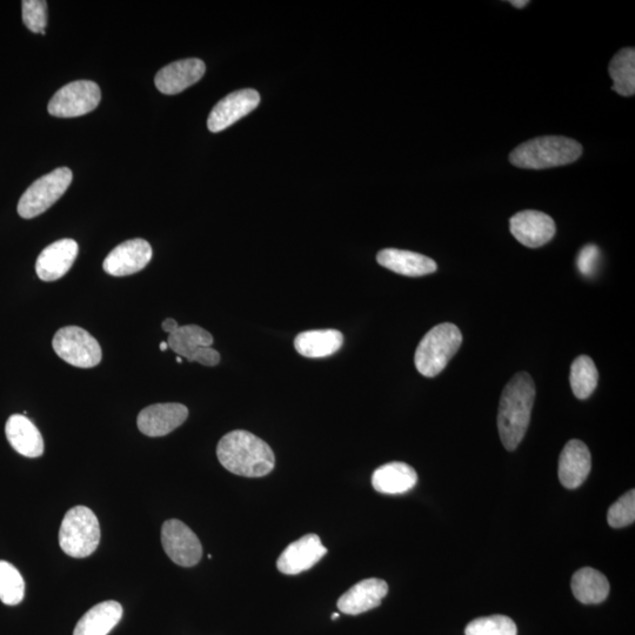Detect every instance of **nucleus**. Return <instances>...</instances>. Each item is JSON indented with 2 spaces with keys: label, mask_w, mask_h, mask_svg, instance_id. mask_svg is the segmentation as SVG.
I'll return each mask as SVG.
<instances>
[{
  "label": "nucleus",
  "mask_w": 635,
  "mask_h": 635,
  "mask_svg": "<svg viewBox=\"0 0 635 635\" xmlns=\"http://www.w3.org/2000/svg\"><path fill=\"white\" fill-rule=\"evenodd\" d=\"M536 385L530 374L517 373L501 394L498 430L507 451L517 449L530 425Z\"/></svg>",
  "instance_id": "1"
},
{
  "label": "nucleus",
  "mask_w": 635,
  "mask_h": 635,
  "mask_svg": "<svg viewBox=\"0 0 635 635\" xmlns=\"http://www.w3.org/2000/svg\"><path fill=\"white\" fill-rule=\"evenodd\" d=\"M217 457L227 471L246 478L265 477L276 465L271 447L243 430L232 431L220 439Z\"/></svg>",
  "instance_id": "2"
},
{
  "label": "nucleus",
  "mask_w": 635,
  "mask_h": 635,
  "mask_svg": "<svg viewBox=\"0 0 635 635\" xmlns=\"http://www.w3.org/2000/svg\"><path fill=\"white\" fill-rule=\"evenodd\" d=\"M583 155L577 140L561 137H538L520 144L511 152L510 162L520 169L544 170L572 164Z\"/></svg>",
  "instance_id": "3"
},
{
  "label": "nucleus",
  "mask_w": 635,
  "mask_h": 635,
  "mask_svg": "<svg viewBox=\"0 0 635 635\" xmlns=\"http://www.w3.org/2000/svg\"><path fill=\"white\" fill-rule=\"evenodd\" d=\"M463 344V334L456 325L434 326L418 345L414 364L424 377L433 378L443 372Z\"/></svg>",
  "instance_id": "4"
},
{
  "label": "nucleus",
  "mask_w": 635,
  "mask_h": 635,
  "mask_svg": "<svg viewBox=\"0 0 635 635\" xmlns=\"http://www.w3.org/2000/svg\"><path fill=\"white\" fill-rule=\"evenodd\" d=\"M100 526L89 507L76 506L65 514L59 530V545L72 558H86L97 550Z\"/></svg>",
  "instance_id": "5"
},
{
  "label": "nucleus",
  "mask_w": 635,
  "mask_h": 635,
  "mask_svg": "<svg viewBox=\"0 0 635 635\" xmlns=\"http://www.w3.org/2000/svg\"><path fill=\"white\" fill-rule=\"evenodd\" d=\"M72 179L73 175L69 167H59L49 175L39 178L20 198L17 207L18 215L24 219L42 215L63 197Z\"/></svg>",
  "instance_id": "6"
},
{
  "label": "nucleus",
  "mask_w": 635,
  "mask_h": 635,
  "mask_svg": "<svg viewBox=\"0 0 635 635\" xmlns=\"http://www.w3.org/2000/svg\"><path fill=\"white\" fill-rule=\"evenodd\" d=\"M52 346L59 358L80 369H91L102 362V347L97 339L78 326L60 329L53 338Z\"/></svg>",
  "instance_id": "7"
},
{
  "label": "nucleus",
  "mask_w": 635,
  "mask_h": 635,
  "mask_svg": "<svg viewBox=\"0 0 635 635\" xmlns=\"http://www.w3.org/2000/svg\"><path fill=\"white\" fill-rule=\"evenodd\" d=\"M100 99L102 92L96 83L77 80L56 92L50 100L48 110L53 117L76 118L97 109Z\"/></svg>",
  "instance_id": "8"
},
{
  "label": "nucleus",
  "mask_w": 635,
  "mask_h": 635,
  "mask_svg": "<svg viewBox=\"0 0 635 635\" xmlns=\"http://www.w3.org/2000/svg\"><path fill=\"white\" fill-rule=\"evenodd\" d=\"M162 544L167 556L179 566H196L203 557V546L196 533L177 519L164 523Z\"/></svg>",
  "instance_id": "9"
},
{
  "label": "nucleus",
  "mask_w": 635,
  "mask_h": 635,
  "mask_svg": "<svg viewBox=\"0 0 635 635\" xmlns=\"http://www.w3.org/2000/svg\"><path fill=\"white\" fill-rule=\"evenodd\" d=\"M510 229L519 243L538 249L551 242L556 236L557 226L554 220L540 211H521L510 220Z\"/></svg>",
  "instance_id": "10"
},
{
  "label": "nucleus",
  "mask_w": 635,
  "mask_h": 635,
  "mask_svg": "<svg viewBox=\"0 0 635 635\" xmlns=\"http://www.w3.org/2000/svg\"><path fill=\"white\" fill-rule=\"evenodd\" d=\"M326 553L327 548L317 534H306L285 548L277 561V567L280 573L297 576L318 564Z\"/></svg>",
  "instance_id": "11"
},
{
  "label": "nucleus",
  "mask_w": 635,
  "mask_h": 635,
  "mask_svg": "<svg viewBox=\"0 0 635 635\" xmlns=\"http://www.w3.org/2000/svg\"><path fill=\"white\" fill-rule=\"evenodd\" d=\"M260 103L256 90L245 89L230 93L212 109L207 126L211 132H220L249 115Z\"/></svg>",
  "instance_id": "12"
},
{
  "label": "nucleus",
  "mask_w": 635,
  "mask_h": 635,
  "mask_svg": "<svg viewBox=\"0 0 635 635\" xmlns=\"http://www.w3.org/2000/svg\"><path fill=\"white\" fill-rule=\"evenodd\" d=\"M152 258V247L144 239L127 240L104 260V271L113 277L131 276L145 269Z\"/></svg>",
  "instance_id": "13"
},
{
  "label": "nucleus",
  "mask_w": 635,
  "mask_h": 635,
  "mask_svg": "<svg viewBox=\"0 0 635 635\" xmlns=\"http://www.w3.org/2000/svg\"><path fill=\"white\" fill-rule=\"evenodd\" d=\"M187 417L189 410L183 404H155L139 413L137 424L147 437H164L182 426Z\"/></svg>",
  "instance_id": "14"
},
{
  "label": "nucleus",
  "mask_w": 635,
  "mask_h": 635,
  "mask_svg": "<svg viewBox=\"0 0 635 635\" xmlns=\"http://www.w3.org/2000/svg\"><path fill=\"white\" fill-rule=\"evenodd\" d=\"M79 246L73 239H62L46 247L36 263L37 276L43 282H56L68 273L78 256Z\"/></svg>",
  "instance_id": "15"
},
{
  "label": "nucleus",
  "mask_w": 635,
  "mask_h": 635,
  "mask_svg": "<svg viewBox=\"0 0 635 635\" xmlns=\"http://www.w3.org/2000/svg\"><path fill=\"white\" fill-rule=\"evenodd\" d=\"M591 467V453L583 441H568L559 458L558 474L561 485L568 490L578 489L590 474Z\"/></svg>",
  "instance_id": "16"
},
{
  "label": "nucleus",
  "mask_w": 635,
  "mask_h": 635,
  "mask_svg": "<svg viewBox=\"0 0 635 635\" xmlns=\"http://www.w3.org/2000/svg\"><path fill=\"white\" fill-rule=\"evenodd\" d=\"M206 66L203 60L190 58L165 66L157 73L155 84L164 95H177L205 75Z\"/></svg>",
  "instance_id": "17"
},
{
  "label": "nucleus",
  "mask_w": 635,
  "mask_h": 635,
  "mask_svg": "<svg viewBox=\"0 0 635 635\" xmlns=\"http://www.w3.org/2000/svg\"><path fill=\"white\" fill-rule=\"evenodd\" d=\"M387 593L389 585L384 580L372 578L360 581L339 598V611L349 616H358L379 607Z\"/></svg>",
  "instance_id": "18"
},
{
  "label": "nucleus",
  "mask_w": 635,
  "mask_h": 635,
  "mask_svg": "<svg viewBox=\"0 0 635 635\" xmlns=\"http://www.w3.org/2000/svg\"><path fill=\"white\" fill-rule=\"evenodd\" d=\"M377 262L385 269L406 277H423L437 271V264L433 259L405 250H381L377 254Z\"/></svg>",
  "instance_id": "19"
},
{
  "label": "nucleus",
  "mask_w": 635,
  "mask_h": 635,
  "mask_svg": "<svg viewBox=\"0 0 635 635\" xmlns=\"http://www.w3.org/2000/svg\"><path fill=\"white\" fill-rule=\"evenodd\" d=\"M6 438L19 454L26 458H38L44 453V439L37 426L22 414L9 418L5 426Z\"/></svg>",
  "instance_id": "20"
},
{
  "label": "nucleus",
  "mask_w": 635,
  "mask_h": 635,
  "mask_svg": "<svg viewBox=\"0 0 635 635\" xmlns=\"http://www.w3.org/2000/svg\"><path fill=\"white\" fill-rule=\"evenodd\" d=\"M417 483L418 474L413 467L399 461L380 466L372 476L373 489L390 496L409 492Z\"/></svg>",
  "instance_id": "21"
},
{
  "label": "nucleus",
  "mask_w": 635,
  "mask_h": 635,
  "mask_svg": "<svg viewBox=\"0 0 635 635\" xmlns=\"http://www.w3.org/2000/svg\"><path fill=\"white\" fill-rule=\"evenodd\" d=\"M122 617V605L113 600L104 601L80 618L73 635H108Z\"/></svg>",
  "instance_id": "22"
},
{
  "label": "nucleus",
  "mask_w": 635,
  "mask_h": 635,
  "mask_svg": "<svg viewBox=\"0 0 635 635\" xmlns=\"http://www.w3.org/2000/svg\"><path fill=\"white\" fill-rule=\"evenodd\" d=\"M344 344L342 332L337 330L306 331L298 334L294 347L306 358H325L338 352Z\"/></svg>",
  "instance_id": "23"
},
{
  "label": "nucleus",
  "mask_w": 635,
  "mask_h": 635,
  "mask_svg": "<svg viewBox=\"0 0 635 635\" xmlns=\"http://www.w3.org/2000/svg\"><path fill=\"white\" fill-rule=\"evenodd\" d=\"M572 592L581 604L596 605L603 603L610 594V583L603 573L594 568H581L572 578Z\"/></svg>",
  "instance_id": "24"
},
{
  "label": "nucleus",
  "mask_w": 635,
  "mask_h": 635,
  "mask_svg": "<svg viewBox=\"0 0 635 635\" xmlns=\"http://www.w3.org/2000/svg\"><path fill=\"white\" fill-rule=\"evenodd\" d=\"M167 344L179 357L186 358L192 363L200 349L212 346L213 337L200 326L185 325L179 326L176 332L170 334Z\"/></svg>",
  "instance_id": "25"
},
{
  "label": "nucleus",
  "mask_w": 635,
  "mask_h": 635,
  "mask_svg": "<svg viewBox=\"0 0 635 635\" xmlns=\"http://www.w3.org/2000/svg\"><path fill=\"white\" fill-rule=\"evenodd\" d=\"M608 73L613 80L612 90L620 96L632 97L635 93V50H620L611 60Z\"/></svg>",
  "instance_id": "26"
},
{
  "label": "nucleus",
  "mask_w": 635,
  "mask_h": 635,
  "mask_svg": "<svg viewBox=\"0 0 635 635\" xmlns=\"http://www.w3.org/2000/svg\"><path fill=\"white\" fill-rule=\"evenodd\" d=\"M599 373L596 364L587 356H580L571 366V387L580 400L587 399L597 389Z\"/></svg>",
  "instance_id": "27"
},
{
  "label": "nucleus",
  "mask_w": 635,
  "mask_h": 635,
  "mask_svg": "<svg viewBox=\"0 0 635 635\" xmlns=\"http://www.w3.org/2000/svg\"><path fill=\"white\" fill-rule=\"evenodd\" d=\"M25 583L22 574L8 561L0 560V600L9 606L22 603Z\"/></svg>",
  "instance_id": "28"
},
{
  "label": "nucleus",
  "mask_w": 635,
  "mask_h": 635,
  "mask_svg": "<svg viewBox=\"0 0 635 635\" xmlns=\"http://www.w3.org/2000/svg\"><path fill=\"white\" fill-rule=\"evenodd\" d=\"M517 625L511 618L492 616L478 618L467 625L465 635H517Z\"/></svg>",
  "instance_id": "29"
},
{
  "label": "nucleus",
  "mask_w": 635,
  "mask_h": 635,
  "mask_svg": "<svg viewBox=\"0 0 635 635\" xmlns=\"http://www.w3.org/2000/svg\"><path fill=\"white\" fill-rule=\"evenodd\" d=\"M635 520V491L631 490L620 497L607 513V521L613 528H623Z\"/></svg>",
  "instance_id": "30"
},
{
  "label": "nucleus",
  "mask_w": 635,
  "mask_h": 635,
  "mask_svg": "<svg viewBox=\"0 0 635 635\" xmlns=\"http://www.w3.org/2000/svg\"><path fill=\"white\" fill-rule=\"evenodd\" d=\"M23 22L31 32L45 35L48 26V3L45 0H24Z\"/></svg>",
  "instance_id": "31"
},
{
  "label": "nucleus",
  "mask_w": 635,
  "mask_h": 635,
  "mask_svg": "<svg viewBox=\"0 0 635 635\" xmlns=\"http://www.w3.org/2000/svg\"><path fill=\"white\" fill-rule=\"evenodd\" d=\"M600 251L596 245H587L580 251L577 265L581 274L592 277L598 269Z\"/></svg>",
  "instance_id": "32"
},
{
  "label": "nucleus",
  "mask_w": 635,
  "mask_h": 635,
  "mask_svg": "<svg viewBox=\"0 0 635 635\" xmlns=\"http://www.w3.org/2000/svg\"><path fill=\"white\" fill-rule=\"evenodd\" d=\"M178 329H179V325H178V323L176 322L175 319L169 318V319L164 320L163 330L166 333L171 334L173 332H176Z\"/></svg>",
  "instance_id": "33"
},
{
  "label": "nucleus",
  "mask_w": 635,
  "mask_h": 635,
  "mask_svg": "<svg viewBox=\"0 0 635 635\" xmlns=\"http://www.w3.org/2000/svg\"><path fill=\"white\" fill-rule=\"evenodd\" d=\"M510 4L513 5L514 8L523 9V8H525L526 5L530 4V2H526V0H523V2H517V0H516V2H514V0H512V2H510Z\"/></svg>",
  "instance_id": "34"
},
{
  "label": "nucleus",
  "mask_w": 635,
  "mask_h": 635,
  "mask_svg": "<svg viewBox=\"0 0 635 635\" xmlns=\"http://www.w3.org/2000/svg\"><path fill=\"white\" fill-rule=\"evenodd\" d=\"M167 349H169V344L163 342L162 344H160V350L162 351H166Z\"/></svg>",
  "instance_id": "35"
},
{
  "label": "nucleus",
  "mask_w": 635,
  "mask_h": 635,
  "mask_svg": "<svg viewBox=\"0 0 635 635\" xmlns=\"http://www.w3.org/2000/svg\"><path fill=\"white\" fill-rule=\"evenodd\" d=\"M339 617H340V614H339V613H334V614H332V619H333V620H334V619H338Z\"/></svg>",
  "instance_id": "36"
},
{
  "label": "nucleus",
  "mask_w": 635,
  "mask_h": 635,
  "mask_svg": "<svg viewBox=\"0 0 635 635\" xmlns=\"http://www.w3.org/2000/svg\"><path fill=\"white\" fill-rule=\"evenodd\" d=\"M182 362H183L182 357H178V358H177V363H179V364H180V363H182Z\"/></svg>",
  "instance_id": "37"
}]
</instances>
